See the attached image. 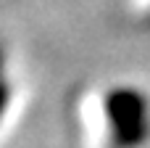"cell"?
<instances>
[{"mask_svg": "<svg viewBox=\"0 0 150 148\" xmlns=\"http://www.w3.org/2000/svg\"><path fill=\"white\" fill-rule=\"evenodd\" d=\"M105 114L111 122V132L116 146L134 148L150 135V111L148 101L137 90H113L105 98Z\"/></svg>", "mask_w": 150, "mask_h": 148, "instance_id": "obj_1", "label": "cell"}, {"mask_svg": "<svg viewBox=\"0 0 150 148\" xmlns=\"http://www.w3.org/2000/svg\"><path fill=\"white\" fill-rule=\"evenodd\" d=\"M5 103H8V95H5V90L0 87V117H3V111H5Z\"/></svg>", "mask_w": 150, "mask_h": 148, "instance_id": "obj_2", "label": "cell"}]
</instances>
